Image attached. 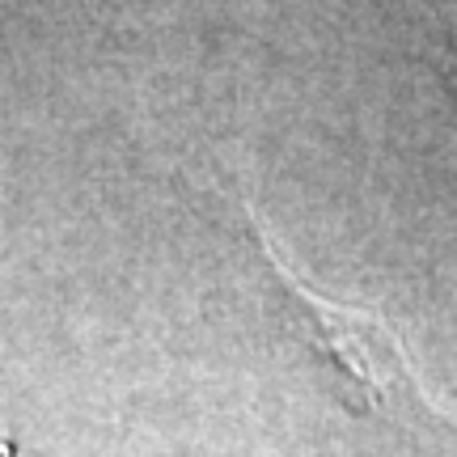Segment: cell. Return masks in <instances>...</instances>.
<instances>
[{"label": "cell", "instance_id": "6da1fadb", "mask_svg": "<svg viewBox=\"0 0 457 457\" xmlns=\"http://www.w3.org/2000/svg\"><path fill=\"white\" fill-rule=\"evenodd\" d=\"M296 310H301V322H313L301 330H310V339L327 347L343 373L352 377V386H360V394H369L386 415H407V420H420V411L428 415L403 364L407 356L398 352V339L390 330H377V322H364L360 313L335 310L305 293H296Z\"/></svg>", "mask_w": 457, "mask_h": 457}]
</instances>
